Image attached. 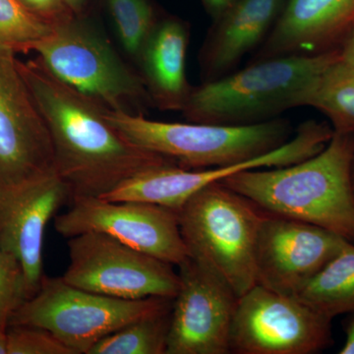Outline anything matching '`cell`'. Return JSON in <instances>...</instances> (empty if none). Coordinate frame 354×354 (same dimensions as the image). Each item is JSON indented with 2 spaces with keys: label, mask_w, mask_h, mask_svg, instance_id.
<instances>
[{
  "label": "cell",
  "mask_w": 354,
  "mask_h": 354,
  "mask_svg": "<svg viewBox=\"0 0 354 354\" xmlns=\"http://www.w3.org/2000/svg\"><path fill=\"white\" fill-rule=\"evenodd\" d=\"M18 66L50 130L55 172L72 199L101 197L139 172L176 164L125 138L106 118L108 108L60 81L38 58L19 59Z\"/></svg>",
  "instance_id": "cell-1"
},
{
  "label": "cell",
  "mask_w": 354,
  "mask_h": 354,
  "mask_svg": "<svg viewBox=\"0 0 354 354\" xmlns=\"http://www.w3.org/2000/svg\"><path fill=\"white\" fill-rule=\"evenodd\" d=\"M353 156L354 135L334 131L313 157L236 172L220 183L267 213L318 225L354 244Z\"/></svg>",
  "instance_id": "cell-2"
},
{
  "label": "cell",
  "mask_w": 354,
  "mask_h": 354,
  "mask_svg": "<svg viewBox=\"0 0 354 354\" xmlns=\"http://www.w3.org/2000/svg\"><path fill=\"white\" fill-rule=\"evenodd\" d=\"M339 58V48L252 62L241 71L192 88L183 113L189 122L258 124L306 106L317 78Z\"/></svg>",
  "instance_id": "cell-3"
},
{
  "label": "cell",
  "mask_w": 354,
  "mask_h": 354,
  "mask_svg": "<svg viewBox=\"0 0 354 354\" xmlns=\"http://www.w3.org/2000/svg\"><path fill=\"white\" fill-rule=\"evenodd\" d=\"M106 116L135 145L185 169L242 164L283 146L292 136L290 121L276 118L241 127L162 122L142 113L106 109Z\"/></svg>",
  "instance_id": "cell-4"
},
{
  "label": "cell",
  "mask_w": 354,
  "mask_h": 354,
  "mask_svg": "<svg viewBox=\"0 0 354 354\" xmlns=\"http://www.w3.org/2000/svg\"><path fill=\"white\" fill-rule=\"evenodd\" d=\"M264 214L220 181L198 191L178 211L188 256L215 268L239 297L256 285V241Z\"/></svg>",
  "instance_id": "cell-5"
},
{
  "label": "cell",
  "mask_w": 354,
  "mask_h": 354,
  "mask_svg": "<svg viewBox=\"0 0 354 354\" xmlns=\"http://www.w3.org/2000/svg\"><path fill=\"white\" fill-rule=\"evenodd\" d=\"M32 53L53 75L106 108L132 113L152 104L139 72L86 16L53 27Z\"/></svg>",
  "instance_id": "cell-6"
},
{
  "label": "cell",
  "mask_w": 354,
  "mask_h": 354,
  "mask_svg": "<svg viewBox=\"0 0 354 354\" xmlns=\"http://www.w3.org/2000/svg\"><path fill=\"white\" fill-rule=\"evenodd\" d=\"M160 297L120 299L81 290L64 279L44 276L39 288L9 318V326L50 330L74 354H88L97 342L144 317L172 308Z\"/></svg>",
  "instance_id": "cell-7"
},
{
  "label": "cell",
  "mask_w": 354,
  "mask_h": 354,
  "mask_svg": "<svg viewBox=\"0 0 354 354\" xmlns=\"http://www.w3.org/2000/svg\"><path fill=\"white\" fill-rule=\"evenodd\" d=\"M69 265L62 277L81 290L120 299H174L180 286L174 265L106 234L88 232L67 241Z\"/></svg>",
  "instance_id": "cell-8"
},
{
  "label": "cell",
  "mask_w": 354,
  "mask_h": 354,
  "mask_svg": "<svg viewBox=\"0 0 354 354\" xmlns=\"http://www.w3.org/2000/svg\"><path fill=\"white\" fill-rule=\"evenodd\" d=\"M332 321L297 297L255 285L239 297L230 353H317L334 342Z\"/></svg>",
  "instance_id": "cell-9"
},
{
  "label": "cell",
  "mask_w": 354,
  "mask_h": 354,
  "mask_svg": "<svg viewBox=\"0 0 354 354\" xmlns=\"http://www.w3.org/2000/svg\"><path fill=\"white\" fill-rule=\"evenodd\" d=\"M55 227L65 239L88 232H102L174 266L188 257L178 213L150 203L74 197L68 211L55 218Z\"/></svg>",
  "instance_id": "cell-10"
},
{
  "label": "cell",
  "mask_w": 354,
  "mask_h": 354,
  "mask_svg": "<svg viewBox=\"0 0 354 354\" xmlns=\"http://www.w3.org/2000/svg\"><path fill=\"white\" fill-rule=\"evenodd\" d=\"M178 267L167 354H227L239 297L227 279L197 258Z\"/></svg>",
  "instance_id": "cell-11"
},
{
  "label": "cell",
  "mask_w": 354,
  "mask_h": 354,
  "mask_svg": "<svg viewBox=\"0 0 354 354\" xmlns=\"http://www.w3.org/2000/svg\"><path fill=\"white\" fill-rule=\"evenodd\" d=\"M348 243L318 225L265 212L256 241V285L297 297Z\"/></svg>",
  "instance_id": "cell-12"
},
{
  "label": "cell",
  "mask_w": 354,
  "mask_h": 354,
  "mask_svg": "<svg viewBox=\"0 0 354 354\" xmlns=\"http://www.w3.org/2000/svg\"><path fill=\"white\" fill-rule=\"evenodd\" d=\"M18 60L0 46V185L55 171L50 130Z\"/></svg>",
  "instance_id": "cell-13"
},
{
  "label": "cell",
  "mask_w": 354,
  "mask_h": 354,
  "mask_svg": "<svg viewBox=\"0 0 354 354\" xmlns=\"http://www.w3.org/2000/svg\"><path fill=\"white\" fill-rule=\"evenodd\" d=\"M72 201L67 184L53 171L12 185H0V248L22 266L30 297L44 278V235L48 221Z\"/></svg>",
  "instance_id": "cell-14"
},
{
  "label": "cell",
  "mask_w": 354,
  "mask_h": 354,
  "mask_svg": "<svg viewBox=\"0 0 354 354\" xmlns=\"http://www.w3.org/2000/svg\"><path fill=\"white\" fill-rule=\"evenodd\" d=\"M354 26V0H286L252 62L332 50Z\"/></svg>",
  "instance_id": "cell-15"
},
{
  "label": "cell",
  "mask_w": 354,
  "mask_h": 354,
  "mask_svg": "<svg viewBox=\"0 0 354 354\" xmlns=\"http://www.w3.org/2000/svg\"><path fill=\"white\" fill-rule=\"evenodd\" d=\"M285 3L286 0H236L213 21L199 55L204 82L232 73L246 55L258 50Z\"/></svg>",
  "instance_id": "cell-16"
},
{
  "label": "cell",
  "mask_w": 354,
  "mask_h": 354,
  "mask_svg": "<svg viewBox=\"0 0 354 354\" xmlns=\"http://www.w3.org/2000/svg\"><path fill=\"white\" fill-rule=\"evenodd\" d=\"M276 164L270 152L242 164L206 169H185L176 164L160 165L139 172L100 197L114 202H144L178 213L195 193L236 172L266 169Z\"/></svg>",
  "instance_id": "cell-17"
},
{
  "label": "cell",
  "mask_w": 354,
  "mask_h": 354,
  "mask_svg": "<svg viewBox=\"0 0 354 354\" xmlns=\"http://www.w3.org/2000/svg\"><path fill=\"white\" fill-rule=\"evenodd\" d=\"M189 28L176 17L160 18L138 64L151 102L160 111H183L192 87L186 78Z\"/></svg>",
  "instance_id": "cell-18"
},
{
  "label": "cell",
  "mask_w": 354,
  "mask_h": 354,
  "mask_svg": "<svg viewBox=\"0 0 354 354\" xmlns=\"http://www.w3.org/2000/svg\"><path fill=\"white\" fill-rule=\"evenodd\" d=\"M297 297L330 319L354 314V244L344 247Z\"/></svg>",
  "instance_id": "cell-19"
},
{
  "label": "cell",
  "mask_w": 354,
  "mask_h": 354,
  "mask_svg": "<svg viewBox=\"0 0 354 354\" xmlns=\"http://www.w3.org/2000/svg\"><path fill=\"white\" fill-rule=\"evenodd\" d=\"M306 106L325 114L335 132L354 135V66L341 58L330 64L317 78Z\"/></svg>",
  "instance_id": "cell-20"
},
{
  "label": "cell",
  "mask_w": 354,
  "mask_h": 354,
  "mask_svg": "<svg viewBox=\"0 0 354 354\" xmlns=\"http://www.w3.org/2000/svg\"><path fill=\"white\" fill-rule=\"evenodd\" d=\"M171 310L127 324L97 342L88 354H167Z\"/></svg>",
  "instance_id": "cell-21"
},
{
  "label": "cell",
  "mask_w": 354,
  "mask_h": 354,
  "mask_svg": "<svg viewBox=\"0 0 354 354\" xmlns=\"http://www.w3.org/2000/svg\"><path fill=\"white\" fill-rule=\"evenodd\" d=\"M123 50L138 60L142 48L157 24V10L150 0H106Z\"/></svg>",
  "instance_id": "cell-22"
},
{
  "label": "cell",
  "mask_w": 354,
  "mask_h": 354,
  "mask_svg": "<svg viewBox=\"0 0 354 354\" xmlns=\"http://www.w3.org/2000/svg\"><path fill=\"white\" fill-rule=\"evenodd\" d=\"M53 31V25L19 0H0V46L15 53H30Z\"/></svg>",
  "instance_id": "cell-23"
},
{
  "label": "cell",
  "mask_w": 354,
  "mask_h": 354,
  "mask_svg": "<svg viewBox=\"0 0 354 354\" xmlns=\"http://www.w3.org/2000/svg\"><path fill=\"white\" fill-rule=\"evenodd\" d=\"M24 271L19 261L0 248V320H7L29 299Z\"/></svg>",
  "instance_id": "cell-24"
},
{
  "label": "cell",
  "mask_w": 354,
  "mask_h": 354,
  "mask_svg": "<svg viewBox=\"0 0 354 354\" xmlns=\"http://www.w3.org/2000/svg\"><path fill=\"white\" fill-rule=\"evenodd\" d=\"M7 354H74L50 330L31 326H9Z\"/></svg>",
  "instance_id": "cell-25"
},
{
  "label": "cell",
  "mask_w": 354,
  "mask_h": 354,
  "mask_svg": "<svg viewBox=\"0 0 354 354\" xmlns=\"http://www.w3.org/2000/svg\"><path fill=\"white\" fill-rule=\"evenodd\" d=\"M28 9L53 27L75 17L64 0H19Z\"/></svg>",
  "instance_id": "cell-26"
},
{
  "label": "cell",
  "mask_w": 354,
  "mask_h": 354,
  "mask_svg": "<svg viewBox=\"0 0 354 354\" xmlns=\"http://www.w3.org/2000/svg\"><path fill=\"white\" fill-rule=\"evenodd\" d=\"M236 0H202L203 6L213 21L218 20L223 13L234 6Z\"/></svg>",
  "instance_id": "cell-27"
},
{
  "label": "cell",
  "mask_w": 354,
  "mask_h": 354,
  "mask_svg": "<svg viewBox=\"0 0 354 354\" xmlns=\"http://www.w3.org/2000/svg\"><path fill=\"white\" fill-rule=\"evenodd\" d=\"M339 58L354 66V26L339 46Z\"/></svg>",
  "instance_id": "cell-28"
},
{
  "label": "cell",
  "mask_w": 354,
  "mask_h": 354,
  "mask_svg": "<svg viewBox=\"0 0 354 354\" xmlns=\"http://www.w3.org/2000/svg\"><path fill=\"white\" fill-rule=\"evenodd\" d=\"M346 342L344 346L339 351V354H354V314L346 324Z\"/></svg>",
  "instance_id": "cell-29"
},
{
  "label": "cell",
  "mask_w": 354,
  "mask_h": 354,
  "mask_svg": "<svg viewBox=\"0 0 354 354\" xmlns=\"http://www.w3.org/2000/svg\"><path fill=\"white\" fill-rule=\"evenodd\" d=\"M67 7L77 17L86 16L88 6L92 0H64Z\"/></svg>",
  "instance_id": "cell-30"
},
{
  "label": "cell",
  "mask_w": 354,
  "mask_h": 354,
  "mask_svg": "<svg viewBox=\"0 0 354 354\" xmlns=\"http://www.w3.org/2000/svg\"><path fill=\"white\" fill-rule=\"evenodd\" d=\"M9 322L7 320H0V354H7V330Z\"/></svg>",
  "instance_id": "cell-31"
},
{
  "label": "cell",
  "mask_w": 354,
  "mask_h": 354,
  "mask_svg": "<svg viewBox=\"0 0 354 354\" xmlns=\"http://www.w3.org/2000/svg\"><path fill=\"white\" fill-rule=\"evenodd\" d=\"M351 181H353V188L354 193V156L353 160V165H351Z\"/></svg>",
  "instance_id": "cell-32"
}]
</instances>
